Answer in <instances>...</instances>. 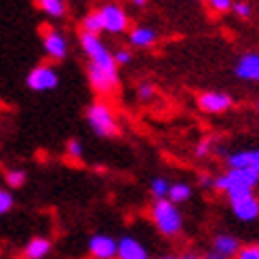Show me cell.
Segmentation results:
<instances>
[{"instance_id": "1", "label": "cell", "mask_w": 259, "mask_h": 259, "mask_svg": "<svg viewBox=\"0 0 259 259\" xmlns=\"http://www.w3.org/2000/svg\"><path fill=\"white\" fill-rule=\"evenodd\" d=\"M259 184V173L253 169H230L226 175H219L213 181V190L228 194V198L253 194V188Z\"/></svg>"}, {"instance_id": "2", "label": "cell", "mask_w": 259, "mask_h": 259, "mask_svg": "<svg viewBox=\"0 0 259 259\" xmlns=\"http://www.w3.org/2000/svg\"><path fill=\"white\" fill-rule=\"evenodd\" d=\"M150 217L156 230L166 238H177L184 232V215L177 209V204H173L169 198L154 200L150 209Z\"/></svg>"}, {"instance_id": "3", "label": "cell", "mask_w": 259, "mask_h": 259, "mask_svg": "<svg viewBox=\"0 0 259 259\" xmlns=\"http://www.w3.org/2000/svg\"><path fill=\"white\" fill-rule=\"evenodd\" d=\"M87 120L91 128L99 135V137H114L118 135V124H116L114 112L110 110L108 103L97 101L87 110Z\"/></svg>"}, {"instance_id": "4", "label": "cell", "mask_w": 259, "mask_h": 259, "mask_svg": "<svg viewBox=\"0 0 259 259\" xmlns=\"http://www.w3.org/2000/svg\"><path fill=\"white\" fill-rule=\"evenodd\" d=\"M80 45H82L84 53H87L89 59H91V66L106 68V70H118V68H116L114 55L106 49V45L99 40V36L82 32V36H80Z\"/></svg>"}, {"instance_id": "5", "label": "cell", "mask_w": 259, "mask_h": 259, "mask_svg": "<svg viewBox=\"0 0 259 259\" xmlns=\"http://www.w3.org/2000/svg\"><path fill=\"white\" fill-rule=\"evenodd\" d=\"M230 206H232L234 217L240 219V222H244V224L259 219V198L255 196V194H244V196L230 198Z\"/></svg>"}, {"instance_id": "6", "label": "cell", "mask_w": 259, "mask_h": 259, "mask_svg": "<svg viewBox=\"0 0 259 259\" xmlns=\"http://www.w3.org/2000/svg\"><path fill=\"white\" fill-rule=\"evenodd\" d=\"M89 255L93 259H116L118 255V240L110 234H93L89 238Z\"/></svg>"}, {"instance_id": "7", "label": "cell", "mask_w": 259, "mask_h": 259, "mask_svg": "<svg viewBox=\"0 0 259 259\" xmlns=\"http://www.w3.org/2000/svg\"><path fill=\"white\" fill-rule=\"evenodd\" d=\"M25 82H28V87L32 91H38V93H40V91H53L59 82V76L51 66H38L28 74Z\"/></svg>"}, {"instance_id": "8", "label": "cell", "mask_w": 259, "mask_h": 259, "mask_svg": "<svg viewBox=\"0 0 259 259\" xmlns=\"http://www.w3.org/2000/svg\"><path fill=\"white\" fill-rule=\"evenodd\" d=\"M89 80L97 93H112L116 89V84H118V70H106V68L91 66L89 68Z\"/></svg>"}, {"instance_id": "9", "label": "cell", "mask_w": 259, "mask_h": 259, "mask_svg": "<svg viewBox=\"0 0 259 259\" xmlns=\"http://www.w3.org/2000/svg\"><path fill=\"white\" fill-rule=\"evenodd\" d=\"M116 259H150V251L139 238L122 236L118 240V255H116Z\"/></svg>"}, {"instance_id": "10", "label": "cell", "mask_w": 259, "mask_h": 259, "mask_svg": "<svg viewBox=\"0 0 259 259\" xmlns=\"http://www.w3.org/2000/svg\"><path fill=\"white\" fill-rule=\"evenodd\" d=\"M101 17H103V30H108L112 34L126 30V15L118 5H106L101 9Z\"/></svg>"}, {"instance_id": "11", "label": "cell", "mask_w": 259, "mask_h": 259, "mask_svg": "<svg viewBox=\"0 0 259 259\" xmlns=\"http://www.w3.org/2000/svg\"><path fill=\"white\" fill-rule=\"evenodd\" d=\"M198 106H200V110L209 112V114H219V112H226L232 106V99L226 93H217V91H211V93H202L200 95Z\"/></svg>"}, {"instance_id": "12", "label": "cell", "mask_w": 259, "mask_h": 259, "mask_svg": "<svg viewBox=\"0 0 259 259\" xmlns=\"http://www.w3.org/2000/svg\"><path fill=\"white\" fill-rule=\"evenodd\" d=\"M42 45H45V51L53 59H63L68 55V42L57 30H47L45 38H42Z\"/></svg>"}, {"instance_id": "13", "label": "cell", "mask_w": 259, "mask_h": 259, "mask_svg": "<svg viewBox=\"0 0 259 259\" xmlns=\"http://www.w3.org/2000/svg\"><path fill=\"white\" fill-rule=\"evenodd\" d=\"M236 76L242 80H255L259 82V53L242 55L236 63Z\"/></svg>"}, {"instance_id": "14", "label": "cell", "mask_w": 259, "mask_h": 259, "mask_svg": "<svg viewBox=\"0 0 259 259\" xmlns=\"http://www.w3.org/2000/svg\"><path fill=\"white\" fill-rule=\"evenodd\" d=\"M53 251V242L47 236H34L28 240L23 247V257L25 259H47Z\"/></svg>"}, {"instance_id": "15", "label": "cell", "mask_w": 259, "mask_h": 259, "mask_svg": "<svg viewBox=\"0 0 259 259\" xmlns=\"http://www.w3.org/2000/svg\"><path fill=\"white\" fill-rule=\"evenodd\" d=\"M230 169H253L259 173V150H244L228 156Z\"/></svg>"}, {"instance_id": "16", "label": "cell", "mask_w": 259, "mask_h": 259, "mask_svg": "<svg viewBox=\"0 0 259 259\" xmlns=\"http://www.w3.org/2000/svg\"><path fill=\"white\" fill-rule=\"evenodd\" d=\"M240 247H242L240 240L236 236H232V234H226V232H224V234H217L213 238V251L222 253V255H226L230 259H234L238 255Z\"/></svg>"}, {"instance_id": "17", "label": "cell", "mask_w": 259, "mask_h": 259, "mask_svg": "<svg viewBox=\"0 0 259 259\" xmlns=\"http://www.w3.org/2000/svg\"><path fill=\"white\" fill-rule=\"evenodd\" d=\"M192 198V188L184 181H177V184H171V192H169V200L173 204H181Z\"/></svg>"}, {"instance_id": "18", "label": "cell", "mask_w": 259, "mask_h": 259, "mask_svg": "<svg viewBox=\"0 0 259 259\" xmlns=\"http://www.w3.org/2000/svg\"><path fill=\"white\" fill-rule=\"evenodd\" d=\"M154 40H156V32L152 28H135L131 32V42L135 47H150Z\"/></svg>"}, {"instance_id": "19", "label": "cell", "mask_w": 259, "mask_h": 259, "mask_svg": "<svg viewBox=\"0 0 259 259\" xmlns=\"http://www.w3.org/2000/svg\"><path fill=\"white\" fill-rule=\"evenodd\" d=\"M150 192H152L154 200H164V198H169L171 184L164 177H154L152 184H150Z\"/></svg>"}, {"instance_id": "20", "label": "cell", "mask_w": 259, "mask_h": 259, "mask_svg": "<svg viewBox=\"0 0 259 259\" xmlns=\"http://www.w3.org/2000/svg\"><path fill=\"white\" fill-rule=\"evenodd\" d=\"M82 25H84V32H87V34H95V36H97V34L103 30L101 11H95V13H91V15H87L84 21H82Z\"/></svg>"}, {"instance_id": "21", "label": "cell", "mask_w": 259, "mask_h": 259, "mask_svg": "<svg viewBox=\"0 0 259 259\" xmlns=\"http://www.w3.org/2000/svg\"><path fill=\"white\" fill-rule=\"evenodd\" d=\"M38 7H40L45 13L53 17H61L63 13H66V5H63V0H38Z\"/></svg>"}, {"instance_id": "22", "label": "cell", "mask_w": 259, "mask_h": 259, "mask_svg": "<svg viewBox=\"0 0 259 259\" xmlns=\"http://www.w3.org/2000/svg\"><path fill=\"white\" fill-rule=\"evenodd\" d=\"M5 181L9 188H21L25 184V173L21 169H11L5 173Z\"/></svg>"}, {"instance_id": "23", "label": "cell", "mask_w": 259, "mask_h": 259, "mask_svg": "<svg viewBox=\"0 0 259 259\" xmlns=\"http://www.w3.org/2000/svg\"><path fill=\"white\" fill-rule=\"evenodd\" d=\"M234 259H259V244L253 242V244H242L238 255Z\"/></svg>"}, {"instance_id": "24", "label": "cell", "mask_w": 259, "mask_h": 259, "mask_svg": "<svg viewBox=\"0 0 259 259\" xmlns=\"http://www.w3.org/2000/svg\"><path fill=\"white\" fill-rule=\"evenodd\" d=\"M13 204H15V200H13V194L7 192V190H0V215H7Z\"/></svg>"}, {"instance_id": "25", "label": "cell", "mask_w": 259, "mask_h": 259, "mask_svg": "<svg viewBox=\"0 0 259 259\" xmlns=\"http://www.w3.org/2000/svg\"><path fill=\"white\" fill-rule=\"evenodd\" d=\"M66 150H68V156L70 158H74V160H78V158H82V144L78 139H70L68 141V146H66Z\"/></svg>"}, {"instance_id": "26", "label": "cell", "mask_w": 259, "mask_h": 259, "mask_svg": "<svg viewBox=\"0 0 259 259\" xmlns=\"http://www.w3.org/2000/svg\"><path fill=\"white\" fill-rule=\"evenodd\" d=\"M209 5L217 13H226V11H230L232 7H234V0H209Z\"/></svg>"}, {"instance_id": "27", "label": "cell", "mask_w": 259, "mask_h": 259, "mask_svg": "<svg viewBox=\"0 0 259 259\" xmlns=\"http://www.w3.org/2000/svg\"><path fill=\"white\" fill-rule=\"evenodd\" d=\"M137 95L139 99H144V101H150L152 97H156V89H154L152 84H139V91H137Z\"/></svg>"}, {"instance_id": "28", "label": "cell", "mask_w": 259, "mask_h": 259, "mask_svg": "<svg viewBox=\"0 0 259 259\" xmlns=\"http://www.w3.org/2000/svg\"><path fill=\"white\" fill-rule=\"evenodd\" d=\"M209 152H211V139H202L200 144L196 146V150H194V154H196L198 158H204Z\"/></svg>"}, {"instance_id": "29", "label": "cell", "mask_w": 259, "mask_h": 259, "mask_svg": "<svg viewBox=\"0 0 259 259\" xmlns=\"http://www.w3.org/2000/svg\"><path fill=\"white\" fill-rule=\"evenodd\" d=\"M232 9H234L240 17H249L251 15V7L247 3H234V7H232Z\"/></svg>"}, {"instance_id": "30", "label": "cell", "mask_w": 259, "mask_h": 259, "mask_svg": "<svg viewBox=\"0 0 259 259\" xmlns=\"http://www.w3.org/2000/svg\"><path fill=\"white\" fill-rule=\"evenodd\" d=\"M114 61H116V66H118V63H128L131 61V53H128V51H118V53L114 55Z\"/></svg>"}, {"instance_id": "31", "label": "cell", "mask_w": 259, "mask_h": 259, "mask_svg": "<svg viewBox=\"0 0 259 259\" xmlns=\"http://www.w3.org/2000/svg\"><path fill=\"white\" fill-rule=\"evenodd\" d=\"M200 186L202 188H213V181H215V177H209V175H200Z\"/></svg>"}, {"instance_id": "32", "label": "cell", "mask_w": 259, "mask_h": 259, "mask_svg": "<svg viewBox=\"0 0 259 259\" xmlns=\"http://www.w3.org/2000/svg\"><path fill=\"white\" fill-rule=\"evenodd\" d=\"M204 259H230V257H226V255H222V253H217V251H206L204 253Z\"/></svg>"}, {"instance_id": "33", "label": "cell", "mask_w": 259, "mask_h": 259, "mask_svg": "<svg viewBox=\"0 0 259 259\" xmlns=\"http://www.w3.org/2000/svg\"><path fill=\"white\" fill-rule=\"evenodd\" d=\"M181 259H204V255H198V253H194V251H188L181 255Z\"/></svg>"}, {"instance_id": "34", "label": "cell", "mask_w": 259, "mask_h": 259, "mask_svg": "<svg viewBox=\"0 0 259 259\" xmlns=\"http://www.w3.org/2000/svg\"><path fill=\"white\" fill-rule=\"evenodd\" d=\"M160 259H181V257H177V255H162Z\"/></svg>"}, {"instance_id": "35", "label": "cell", "mask_w": 259, "mask_h": 259, "mask_svg": "<svg viewBox=\"0 0 259 259\" xmlns=\"http://www.w3.org/2000/svg\"><path fill=\"white\" fill-rule=\"evenodd\" d=\"M133 5H137V7H144V5H146V0H133Z\"/></svg>"}, {"instance_id": "36", "label": "cell", "mask_w": 259, "mask_h": 259, "mask_svg": "<svg viewBox=\"0 0 259 259\" xmlns=\"http://www.w3.org/2000/svg\"><path fill=\"white\" fill-rule=\"evenodd\" d=\"M257 110H259V101H257Z\"/></svg>"}]
</instances>
